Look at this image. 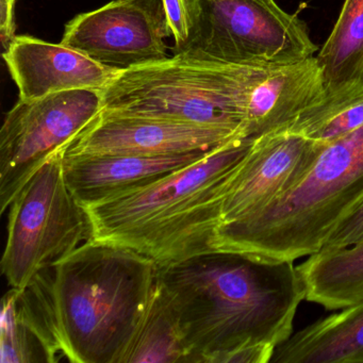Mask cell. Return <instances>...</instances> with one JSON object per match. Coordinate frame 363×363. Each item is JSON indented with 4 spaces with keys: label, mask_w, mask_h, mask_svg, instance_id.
Listing matches in <instances>:
<instances>
[{
    "label": "cell",
    "mask_w": 363,
    "mask_h": 363,
    "mask_svg": "<svg viewBox=\"0 0 363 363\" xmlns=\"http://www.w3.org/2000/svg\"><path fill=\"white\" fill-rule=\"evenodd\" d=\"M306 301L341 310L363 299V242L322 250L297 265Z\"/></svg>",
    "instance_id": "cell-16"
},
{
    "label": "cell",
    "mask_w": 363,
    "mask_h": 363,
    "mask_svg": "<svg viewBox=\"0 0 363 363\" xmlns=\"http://www.w3.org/2000/svg\"><path fill=\"white\" fill-rule=\"evenodd\" d=\"M318 50L307 24L275 0H199L190 40L174 55L269 67L299 62Z\"/></svg>",
    "instance_id": "cell-7"
},
{
    "label": "cell",
    "mask_w": 363,
    "mask_h": 363,
    "mask_svg": "<svg viewBox=\"0 0 363 363\" xmlns=\"http://www.w3.org/2000/svg\"><path fill=\"white\" fill-rule=\"evenodd\" d=\"M90 239V216L67 186L58 150L10 206L1 272L12 288L23 290Z\"/></svg>",
    "instance_id": "cell-6"
},
{
    "label": "cell",
    "mask_w": 363,
    "mask_h": 363,
    "mask_svg": "<svg viewBox=\"0 0 363 363\" xmlns=\"http://www.w3.org/2000/svg\"><path fill=\"white\" fill-rule=\"evenodd\" d=\"M18 0H0V39L6 48L16 37L14 12Z\"/></svg>",
    "instance_id": "cell-23"
},
{
    "label": "cell",
    "mask_w": 363,
    "mask_h": 363,
    "mask_svg": "<svg viewBox=\"0 0 363 363\" xmlns=\"http://www.w3.org/2000/svg\"><path fill=\"white\" fill-rule=\"evenodd\" d=\"M0 354L1 363L50 362L41 339L16 305L14 289L3 299Z\"/></svg>",
    "instance_id": "cell-20"
},
{
    "label": "cell",
    "mask_w": 363,
    "mask_h": 363,
    "mask_svg": "<svg viewBox=\"0 0 363 363\" xmlns=\"http://www.w3.org/2000/svg\"><path fill=\"white\" fill-rule=\"evenodd\" d=\"M324 147L286 131L255 139L229 180L218 228L246 220L288 194L307 175Z\"/></svg>",
    "instance_id": "cell-10"
},
{
    "label": "cell",
    "mask_w": 363,
    "mask_h": 363,
    "mask_svg": "<svg viewBox=\"0 0 363 363\" xmlns=\"http://www.w3.org/2000/svg\"><path fill=\"white\" fill-rule=\"evenodd\" d=\"M186 350L175 310L156 280L147 307L121 363H184Z\"/></svg>",
    "instance_id": "cell-18"
},
{
    "label": "cell",
    "mask_w": 363,
    "mask_h": 363,
    "mask_svg": "<svg viewBox=\"0 0 363 363\" xmlns=\"http://www.w3.org/2000/svg\"><path fill=\"white\" fill-rule=\"evenodd\" d=\"M363 126V84L326 97L303 114L286 133L326 146ZM286 133V131H284Z\"/></svg>",
    "instance_id": "cell-19"
},
{
    "label": "cell",
    "mask_w": 363,
    "mask_h": 363,
    "mask_svg": "<svg viewBox=\"0 0 363 363\" xmlns=\"http://www.w3.org/2000/svg\"><path fill=\"white\" fill-rule=\"evenodd\" d=\"M209 152L160 156L63 155V171L67 186L76 199L88 207L152 184L196 162Z\"/></svg>",
    "instance_id": "cell-14"
},
{
    "label": "cell",
    "mask_w": 363,
    "mask_h": 363,
    "mask_svg": "<svg viewBox=\"0 0 363 363\" xmlns=\"http://www.w3.org/2000/svg\"><path fill=\"white\" fill-rule=\"evenodd\" d=\"M360 242H363V201L335 225L322 250L347 247Z\"/></svg>",
    "instance_id": "cell-22"
},
{
    "label": "cell",
    "mask_w": 363,
    "mask_h": 363,
    "mask_svg": "<svg viewBox=\"0 0 363 363\" xmlns=\"http://www.w3.org/2000/svg\"><path fill=\"white\" fill-rule=\"evenodd\" d=\"M169 37L162 0H113L69 21L61 44L121 72L169 58Z\"/></svg>",
    "instance_id": "cell-9"
},
{
    "label": "cell",
    "mask_w": 363,
    "mask_h": 363,
    "mask_svg": "<svg viewBox=\"0 0 363 363\" xmlns=\"http://www.w3.org/2000/svg\"><path fill=\"white\" fill-rule=\"evenodd\" d=\"M295 261L211 250L158 267L182 331L184 363H271L306 289Z\"/></svg>",
    "instance_id": "cell-1"
},
{
    "label": "cell",
    "mask_w": 363,
    "mask_h": 363,
    "mask_svg": "<svg viewBox=\"0 0 363 363\" xmlns=\"http://www.w3.org/2000/svg\"><path fill=\"white\" fill-rule=\"evenodd\" d=\"M363 201V126L323 148L303 179L259 213L216 230L212 247L296 261L322 250Z\"/></svg>",
    "instance_id": "cell-4"
},
{
    "label": "cell",
    "mask_w": 363,
    "mask_h": 363,
    "mask_svg": "<svg viewBox=\"0 0 363 363\" xmlns=\"http://www.w3.org/2000/svg\"><path fill=\"white\" fill-rule=\"evenodd\" d=\"M3 58L22 101L76 89L101 91L120 72L63 44L29 35H16Z\"/></svg>",
    "instance_id": "cell-13"
},
{
    "label": "cell",
    "mask_w": 363,
    "mask_h": 363,
    "mask_svg": "<svg viewBox=\"0 0 363 363\" xmlns=\"http://www.w3.org/2000/svg\"><path fill=\"white\" fill-rule=\"evenodd\" d=\"M248 67L173 55L118 72L101 90L103 111L218 127L247 137Z\"/></svg>",
    "instance_id": "cell-5"
},
{
    "label": "cell",
    "mask_w": 363,
    "mask_h": 363,
    "mask_svg": "<svg viewBox=\"0 0 363 363\" xmlns=\"http://www.w3.org/2000/svg\"><path fill=\"white\" fill-rule=\"evenodd\" d=\"M103 110L101 91L76 89L18 99L0 130V210L5 213L35 172Z\"/></svg>",
    "instance_id": "cell-8"
},
{
    "label": "cell",
    "mask_w": 363,
    "mask_h": 363,
    "mask_svg": "<svg viewBox=\"0 0 363 363\" xmlns=\"http://www.w3.org/2000/svg\"><path fill=\"white\" fill-rule=\"evenodd\" d=\"M247 138L239 131L101 110L65 148V156L160 155L208 152L230 140Z\"/></svg>",
    "instance_id": "cell-11"
},
{
    "label": "cell",
    "mask_w": 363,
    "mask_h": 363,
    "mask_svg": "<svg viewBox=\"0 0 363 363\" xmlns=\"http://www.w3.org/2000/svg\"><path fill=\"white\" fill-rule=\"evenodd\" d=\"M271 363H363V299L293 333Z\"/></svg>",
    "instance_id": "cell-15"
},
{
    "label": "cell",
    "mask_w": 363,
    "mask_h": 363,
    "mask_svg": "<svg viewBox=\"0 0 363 363\" xmlns=\"http://www.w3.org/2000/svg\"><path fill=\"white\" fill-rule=\"evenodd\" d=\"M254 140H230L152 184L84 207L92 239L139 252L158 267L216 250L229 180Z\"/></svg>",
    "instance_id": "cell-2"
},
{
    "label": "cell",
    "mask_w": 363,
    "mask_h": 363,
    "mask_svg": "<svg viewBox=\"0 0 363 363\" xmlns=\"http://www.w3.org/2000/svg\"><path fill=\"white\" fill-rule=\"evenodd\" d=\"M167 21L175 41L174 54L184 48L194 29L199 13V0H162Z\"/></svg>",
    "instance_id": "cell-21"
},
{
    "label": "cell",
    "mask_w": 363,
    "mask_h": 363,
    "mask_svg": "<svg viewBox=\"0 0 363 363\" xmlns=\"http://www.w3.org/2000/svg\"><path fill=\"white\" fill-rule=\"evenodd\" d=\"M326 94L363 84V0H345L318 57Z\"/></svg>",
    "instance_id": "cell-17"
},
{
    "label": "cell",
    "mask_w": 363,
    "mask_h": 363,
    "mask_svg": "<svg viewBox=\"0 0 363 363\" xmlns=\"http://www.w3.org/2000/svg\"><path fill=\"white\" fill-rule=\"evenodd\" d=\"M157 274L152 259L94 239L54 265L50 293L63 356L74 363H121Z\"/></svg>",
    "instance_id": "cell-3"
},
{
    "label": "cell",
    "mask_w": 363,
    "mask_h": 363,
    "mask_svg": "<svg viewBox=\"0 0 363 363\" xmlns=\"http://www.w3.org/2000/svg\"><path fill=\"white\" fill-rule=\"evenodd\" d=\"M326 97L324 76L312 56L292 65L248 67L245 130L248 138L284 133Z\"/></svg>",
    "instance_id": "cell-12"
}]
</instances>
